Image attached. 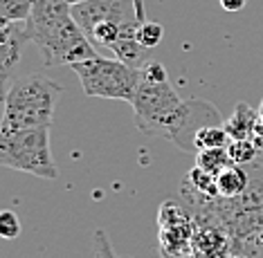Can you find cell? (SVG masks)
Here are the masks:
<instances>
[{"instance_id": "44dd1931", "label": "cell", "mask_w": 263, "mask_h": 258, "mask_svg": "<svg viewBox=\"0 0 263 258\" xmlns=\"http://www.w3.org/2000/svg\"><path fill=\"white\" fill-rule=\"evenodd\" d=\"M95 247H97V256L99 258H117V254L112 251V245H110V238L106 229H97L95 231Z\"/></svg>"}, {"instance_id": "3957f363", "label": "cell", "mask_w": 263, "mask_h": 258, "mask_svg": "<svg viewBox=\"0 0 263 258\" xmlns=\"http://www.w3.org/2000/svg\"><path fill=\"white\" fill-rule=\"evenodd\" d=\"M63 88L45 74H27L7 83L3 92V124L0 133L27 128H50L54 108Z\"/></svg>"}, {"instance_id": "7402d4cb", "label": "cell", "mask_w": 263, "mask_h": 258, "mask_svg": "<svg viewBox=\"0 0 263 258\" xmlns=\"http://www.w3.org/2000/svg\"><path fill=\"white\" fill-rule=\"evenodd\" d=\"M142 79L162 83V81H169V76H166V70H164L162 63L148 61V63H144V68H142Z\"/></svg>"}, {"instance_id": "ac0fdd59", "label": "cell", "mask_w": 263, "mask_h": 258, "mask_svg": "<svg viewBox=\"0 0 263 258\" xmlns=\"http://www.w3.org/2000/svg\"><path fill=\"white\" fill-rule=\"evenodd\" d=\"M187 182L196 191H200V193H205V195H212V197L218 195V191H216V175H212V173L198 169V166H194V169L189 171Z\"/></svg>"}, {"instance_id": "8992f818", "label": "cell", "mask_w": 263, "mask_h": 258, "mask_svg": "<svg viewBox=\"0 0 263 258\" xmlns=\"http://www.w3.org/2000/svg\"><path fill=\"white\" fill-rule=\"evenodd\" d=\"M0 164L43 180H57L59 169L50 151V128L0 133Z\"/></svg>"}, {"instance_id": "e0dca14e", "label": "cell", "mask_w": 263, "mask_h": 258, "mask_svg": "<svg viewBox=\"0 0 263 258\" xmlns=\"http://www.w3.org/2000/svg\"><path fill=\"white\" fill-rule=\"evenodd\" d=\"M34 0H0V18L3 21L25 23L32 14Z\"/></svg>"}, {"instance_id": "8fae6325", "label": "cell", "mask_w": 263, "mask_h": 258, "mask_svg": "<svg viewBox=\"0 0 263 258\" xmlns=\"http://www.w3.org/2000/svg\"><path fill=\"white\" fill-rule=\"evenodd\" d=\"M29 43L25 23H14V21H3V43H0V52H3V83H9V72L14 65L21 61L23 45Z\"/></svg>"}, {"instance_id": "6da1fadb", "label": "cell", "mask_w": 263, "mask_h": 258, "mask_svg": "<svg viewBox=\"0 0 263 258\" xmlns=\"http://www.w3.org/2000/svg\"><path fill=\"white\" fill-rule=\"evenodd\" d=\"M25 32L29 43H34L43 54L45 68H70L99 54L83 29L77 25L72 5L68 0H34L32 14L25 21Z\"/></svg>"}, {"instance_id": "484cf974", "label": "cell", "mask_w": 263, "mask_h": 258, "mask_svg": "<svg viewBox=\"0 0 263 258\" xmlns=\"http://www.w3.org/2000/svg\"><path fill=\"white\" fill-rule=\"evenodd\" d=\"M70 5H79V3H83V0H68Z\"/></svg>"}, {"instance_id": "d6986e66", "label": "cell", "mask_w": 263, "mask_h": 258, "mask_svg": "<svg viewBox=\"0 0 263 258\" xmlns=\"http://www.w3.org/2000/svg\"><path fill=\"white\" fill-rule=\"evenodd\" d=\"M164 38V27L155 21H144L137 29V41L146 47V50H155Z\"/></svg>"}, {"instance_id": "603a6c76", "label": "cell", "mask_w": 263, "mask_h": 258, "mask_svg": "<svg viewBox=\"0 0 263 258\" xmlns=\"http://www.w3.org/2000/svg\"><path fill=\"white\" fill-rule=\"evenodd\" d=\"M220 7L225 11H230V14H236V11H241L245 5H248V0H218Z\"/></svg>"}, {"instance_id": "9c48e42d", "label": "cell", "mask_w": 263, "mask_h": 258, "mask_svg": "<svg viewBox=\"0 0 263 258\" xmlns=\"http://www.w3.org/2000/svg\"><path fill=\"white\" fill-rule=\"evenodd\" d=\"M194 213V238H191L189 258H230V233L218 220V215L194 197H180Z\"/></svg>"}, {"instance_id": "ffe728a7", "label": "cell", "mask_w": 263, "mask_h": 258, "mask_svg": "<svg viewBox=\"0 0 263 258\" xmlns=\"http://www.w3.org/2000/svg\"><path fill=\"white\" fill-rule=\"evenodd\" d=\"M0 236L7 238V241H14V238L21 236V220H18V215L14 211H9V209H5V211L0 213Z\"/></svg>"}, {"instance_id": "277c9868", "label": "cell", "mask_w": 263, "mask_h": 258, "mask_svg": "<svg viewBox=\"0 0 263 258\" xmlns=\"http://www.w3.org/2000/svg\"><path fill=\"white\" fill-rule=\"evenodd\" d=\"M72 18L97 50H112L124 27L144 23L135 0H83L72 5Z\"/></svg>"}, {"instance_id": "4fadbf2b", "label": "cell", "mask_w": 263, "mask_h": 258, "mask_svg": "<svg viewBox=\"0 0 263 258\" xmlns=\"http://www.w3.org/2000/svg\"><path fill=\"white\" fill-rule=\"evenodd\" d=\"M256 122H259V110H252L248 104H236L234 115L225 122L227 133L232 135V140H252Z\"/></svg>"}, {"instance_id": "4316f807", "label": "cell", "mask_w": 263, "mask_h": 258, "mask_svg": "<svg viewBox=\"0 0 263 258\" xmlns=\"http://www.w3.org/2000/svg\"><path fill=\"white\" fill-rule=\"evenodd\" d=\"M230 258H248V256H241V254H234V256H230Z\"/></svg>"}, {"instance_id": "7a4b0ae2", "label": "cell", "mask_w": 263, "mask_h": 258, "mask_svg": "<svg viewBox=\"0 0 263 258\" xmlns=\"http://www.w3.org/2000/svg\"><path fill=\"white\" fill-rule=\"evenodd\" d=\"M180 197H194L218 215L230 233L232 254L263 258V169L254 166L252 184L238 197H212L196 191L191 184H180Z\"/></svg>"}, {"instance_id": "9a60e30c", "label": "cell", "mask_w": 263, "mask_h": 258, "mask_svg": "<svg viewBox=\"0 0 263 258\" xmlns=\"http://www.w3.org/2000/svg\"><path fill=\"white\" fill-rule=\"evenodd\" d=\"M232 142V135L227 133L225 124L218 126H207L196 135V153L202 148H227V144Z\"/></svg>"}, {"instance_id": "7c38bea8", "label": "cell", "mask_w": 263, "mask_h": 258, "mask_svg": "<svg viewBox=\"0 0 263 258\" xmlns=\"http://www.w3.org/2000/svg\"><path fill=\"white\" fill-rule=\"evenodd\" d=\"M250 184H252V169L241 164H230L216 175L218 197H238L250 189Z\"/></svg>"}, {"instance_id": "ba28073f", "label": "cell", "mask_w": 263, "mask_h": 258, "mask_svg": "<svg viewBox=\"0 0 263 258\" xmlns=\"http://www.w3.org/2000/svg\"><path fill=\"white\" fill-rule=\"evenodd\" d=\"M194 238V213L184 202L164 200L158 211V243L162 258H189Z\"/></svg>"}, {"instance_id": "5b68a950", "label": "cell", "mask_w": 263, "mask_h": 258, "mask_svg": "<svg viewBox=\"0 0 263 258\" xmlns=\"http://www.w3.org/2000/svg\"><path fill=\"white\" fill-rule=\"evenodd\" d=\"M70 70L79 76L81 88L88 97L99 99H117L133 101L137 86L142 81V70L119 61V58H106L97 54L92 58L70 65Z\"/></svg>"}, {"instance_id": "5bb4252c", "label": "cell", "mask_w": 263, "mask_h": 258, "mask_svg": "<svg viewBox=\"0 0 263 258\" xmlns=\"http://www.w3.org/2000/svg\"><path fill=\"white\" fill-rule=\"evenodd\" d=\"M194 157H196V166L202 171H207V173H212V175H218L220 171H225L227 166L232 164L227 148H202V151H198Z\"/></svg>"}, {"instance_id": "d4e9b609", "label": "cell", "mask_w": 263, "mask_h": 258, "mask_svg": "<svg viewBox=\"0 0 263 258\" xmlns=\"http://www.w3.org/2000/svg\"><path fill=\"white\" fill-rule=\"evenodd\" d=\"M259 117L263 119V101H261V106H259Z\"/></svg>"}, {"instance_id": "cb8c5ba5", "label": "cell", "mask_w": 263, "mask_h": 258, "mask_svg": "<svg viewBox=\"0 0 263 258\" xmlns=\"http://www.w3.org/2000/svg\"><path fill=\"white\" fill-rule=\"evenodd\" d=\"M135 7H137V14H140V18L144 21V14H146V11H144V0H135Z\"/></svg>"}, {"instance_id": "30bf717a", "label": "cell", "mask_w": 263, "mask_h": 258, "mask_svg": "<svg viewBox=\"0 0 263 258\" xmlns=\"http://www.w3.org/2000/svg\"><path fill=\"white\" fill-rule=\"evenodd\" d=\"M223 124L220 112L205 99H187L182 101L178 115L166 126L164 140H169L173 146H178L182 153L196 155V135L207 126Z\"/></svg>"}, {"instance_id": "2e32d148", "label": "cell", "mask_w": 263, "mask_h": 258, "mask_svg": "<svg viewBox=\"0 0 263 258\" xmlns=\"http://www.w3.org/2000/svg\"><path fill=\"white\" fill-rule=\"evenodd\" d=\"M227 153H230L232 164H241V166L254 164L256 157L261 155L252 140H232L227 144Z\"/></svg>"}, {"instance_id": "52a82bcc", "label": "cell", "mask_w": 263, "mask_h": 258, "mask_svg": "<svg viewBox=\"0 0 263 258\" xmlns=\"http://www.w3.org/2000/svg\"><path fill=\"white\" fill-rule=\"evenodd\" d=\"M130 106L135 112V124L142 133L151 137H164L166 126L178 115L182 99L169 81L155 83L142 79Z\"/></svg>"}]
</instances>
